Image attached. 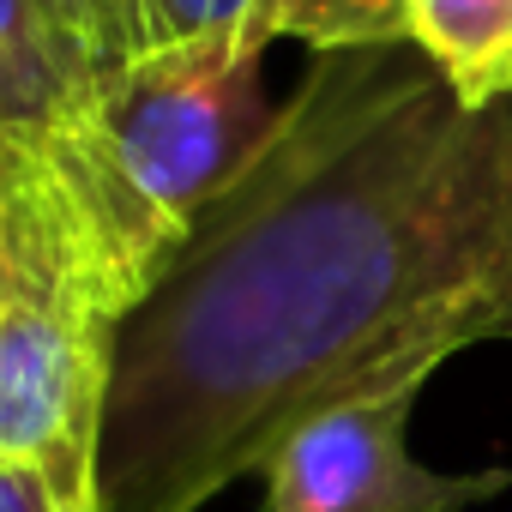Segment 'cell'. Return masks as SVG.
<instances>
[{
  "instance_id": "6da1fadb",
  "label": "cell",
  "mask_w": 512,
  "mask_h": 512,
  "mask_svg": "<svg viewBox=\"0 0 512 512\" xmlns=\"http://www.w3.org/2000/svg\"><path fill=\"white\" fill-rule=\"evenodd\" d=\"M512 344V97L404 37L314 55L272 139L121 320L103 512H199L290 428Z\"/></svg>"
},
{
  "instance_id": "7a4b0ae2",
  "label": "cell",
  "mask_w": 512,
  "mask_h": 512,
  "mask_svg": "<svg viewBox=\"0 0 512 512\" xmlns=\"http://www.w3.org/2000/svg\"><path fill=\"white\" fill-rule=\"evenodd\" d=\"M272 127L278 103L260 85V55L229 43H151L85 109V133L115 181L175 235H193Z\"/></svg>"
},
{
  "instance_id": "3957f363",
  "label": "cell",
  "mask_w": 512,
  "mask_h": 512,
  "mask_svg": "<svg viewBox=\"0 0 512 512\" xmlns=\"http://www.w3.org/2000/svg\"><path fill=\"white\" fill-rule=\"evenodd\" d=\"M139 308L91 235H73L43 290L0 308V458L37 470L61 512H103V404L121 320Z\"/></svg>"
},
{
  "instance_id": "277c9868",
  "label": "cell",
  "mask_w": 512,
  "mask_h": 512,
  "mask_svg": "<svg viewBox=\"0 0 512 512\" xmlns=\"http://www.w3.org/2000/svg\"><path fill=\"white\" fill-rule=\"evenodd\" d=\"M428 374L362 386L302 428L266 464V512H470L512 488V470H434L410 452V410Z\"/></svg>"
},
{
  "instance_id": "5b68a950",
  "label": "cell",
  "mask_w": 512,
  "mask_h": 512,
  "mask_svg": "<svg viewBox=\"0 0 512 512\" xmlns=\"http://www.w3.org/2000/svg\"><path fill=\"white\" fill-rule=\"evenodd\" d=\"M91 97L97 73L43 0H0V139L49 157L85 127Z\"/></svg>"
},
{
  "instance_id": "8992f818",
  "label": "cell",
  "mask_w": 512,
  "mask_h": 512,
  "mask_svg": "<svg viewBox=\"0 0 512 512\" xmlns=\"http://www.w3.org/2000/svg\"><path fill=\"white\" fill-rule=\"evenodd\" d=\"M73 235L91 229L73 217L49 169L0 139V308L19 302L25 290H43Z\"/></svg>"
},
{
  "instance_id": "52a82bcc",
  "label": "cell",
  "mask_w": 512,
  "mask_h": 512,
  "mask_svg": "<svg viewBox=\"0 0 512 512\" xmlns=\"http://www.w3.org/2000/svg\"><path fill=\"white\" fill-rule=\"evenodd\" d=\"M404 31L464 103L512 97V0H404Z\"/></svg>"
},
{
  "instance_id": "ba28073f",
  "label": "cell",
  "mask_w": 512,
  "mask_h": 512,
  "mask_svg": "<svg viewBox=\"0 0 512 512\" xmlns=\"http://www.w3.org/2000/svg\"><path fill=\"white\" fill-rule=\"evenodd\" d=\"M145 37L266 55V43H278V0H145Z\"/></svg>"
},
{
  "instance_id": "9c48e42d",
  "label": "cell",
  "mask_w": 512,
  "mask_h": 512,
  "mask_svg": "<svg viewBox=\"0 0 512 512\" xmlns=\"http://www.w3.org/2000/svg\"><path fill=\"white\" fill-rule=\"evenodd\" d=\"M278 37L308 43L314 55L404 43V0H278Z\"/></svg>"
},
{
  "instance_id": "30bf717a",
  "label": "cell",
  "mask_w": 512,
  "mask_h": 512,
  "mask_svg": "<svg viewBox=\"0 0 512 512\" xmlns=\"http://www.w3.org/2000/svg\"><path fill=\"white\" fill-rule=\"evenodd\" d=\"M0 512H61V500L37 470L0 458Z\"/></svg>"
},
{
  "instance_id": "8fae6325",
  "label": "cell",
  "mask_w": 512,
  "mask_h": 512,
  "mask_svg": "<svg viewBox=\"0 0 512 512\" xmlns=\"http://www.w3.org/2000/svg\"><path fill=\"white\" fill-rule=\"evenodd\" d=\"M139 7H145V0H139Z\"/></svg>"
}]
</instances>
